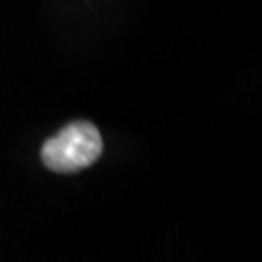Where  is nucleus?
I'll use <instances>...</instances> for the list:
<instances>
[{
	"label": "nucleus",
	"mask_w": 262,
	"mask_h": 262,
	"mask_svg": "<svg viewBox=\"0 0 262 262\" xmlns=\"http://www.w3.org/2000/svg\"><path fill=\"white\" fill-rule=\"evenodd\" d=\"M101 151L103 140L95 124L76 121L43 144L41 159L55 173H76L95 163Z\"/></svg>",
	"instance_id": "nucleus-1"
}]
</instances>
